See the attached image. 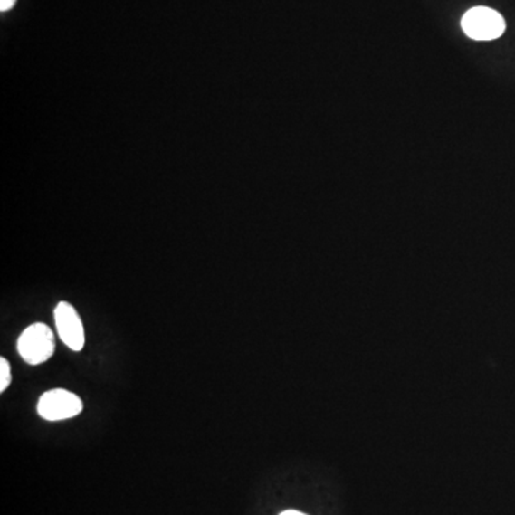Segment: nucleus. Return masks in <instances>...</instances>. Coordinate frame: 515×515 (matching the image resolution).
Instances as JSON below:
<instances>
[{
	"mask_svg": "<svg viewBox=\"0 0 515 515\" xmlns=\"http://www.w3.org/2000/svg\"><path fill=\"white\" fill-rule=\"evenodd\" d=\"M16 4V0H0V11L6 12Z\"/></svg>",
	"mask_w": 515,
	"mask_h": 515,
	"instance_id": "6",
	"label": "nucleus"
},
{
	"mask_svg": "<svg viewBox=\"0 0 515 515\" xmlns=\"http://www.w3.org/2000/svg\"><path fill=\"white\" fill-rule=\"evenodd\" d=\"M12 372L11 364L6 358H0V393H5L7 386H11Z\"/></svg>",
	"mask_w": 515,
	"mask_h": 515,
	"instance_id": "5",
	"label": "nucleus"
},
{
	"mask_svg": "<svg viewBox=\"0 0 515 515\" xmlns=\"http://www.w3.org/2000/svg\"><path fill=\"white\" fill-rule=\"evenodd\" d=\"M82 399L68 389H49L42 394L38 401L39 416L51 423L71 420L82 413Z\"/></svg>",
	"mask_w": 515,
	"mask_h": 515,
	"instance_id": "3",
	"label": "nucleus"
},
{
	"mask_svg": "<svg viewBox=\"0 0 515 515\" xmlns=\"http://www.w3.org/2000/svg\"><path fill=\"white\" fill-rule=\"evenodd\" d=\"M55 335L42 322L29 325L17 339V352L29 366H41L55 354Z\"/></svg>",
	"mask_w": 515,
	"mask_h": 515,
	"instance_id": "1",
	"label": "nucleus"
},
{
	"mask_svg": "<svg viewBox=\"0 0 515 515\" xmlns=\"http://www.w3.org/2000/svg\"><path fill=\"white\" fill-rule=\"evenodd\" d=\"M461 28L472 41L487 42L501 38L505 32L504 17L491 7H472L461 19Z\"/></svg>",
	"mask_w": 515,
	"mask_h": 515,
	"instance_id": "2",
	"label": "nucleus"
},
{
	"mask_svg": "<svg viewBox=\"0 0 515 515\" xmlns=\"http://www.w3.org/2000/svg\"><path fill=\"white\" fill-rule=\"evenodd\" d=\"M55 324L59 339L72 351H82L85 347V328L78 310L62 300L55 308Z\"/></svg>",
	"mask_w": 515,
	"mask_h": 515,
	"instance_id": "4",
	"label": "nucleus"
},
{
	"mask_svg": "<svg viewBox=\"0 0 515 515\" xmlns=\"http://www.w3.org/2000/svg\"><path fill=\"white\" fill-rule=\"evenodd\" d=\"M280 515H307L304 512L294 511V510H288V511H283L282 514Z\"/></svg>",
	"mask_w": 515,
	"mask_h": 515,
	"instance_id": "7",
	"label": "nucleus"
}]
</instances>
